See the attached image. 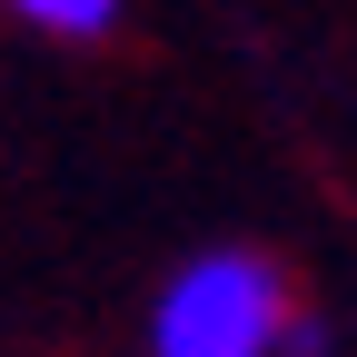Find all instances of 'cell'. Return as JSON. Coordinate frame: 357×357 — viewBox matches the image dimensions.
<instances>
[{
  "instance_id": "1",
  "label": "cell",
  "mask_w": 357,
  "mask_h": 357,
  "mask_svg": "<svg viewBox=\"0 0 357 357\" xmlns=\"http://www.w3.org/2000/svg\"><path fill=\"white\" fill-rule=\"evenodd\" d=\"M288 278L258 248H199L149 307V357H288Z\"/></svg>"
},
{
  "instance_id": "2",
  "label": "cell",
  "mask_w": 357,
  "mask_h": 357,
  "mask_svg": "<svg viewBox=\"0 0 357 357\" xmlns=\"http://www.w3.org/2000/svg\"><path fill=\"white\" fill-rule=\"evenodd\" d=\"M10 20H30L40 40H109L119 30V0H0Z\"/></svg>"
}]
</instances>
